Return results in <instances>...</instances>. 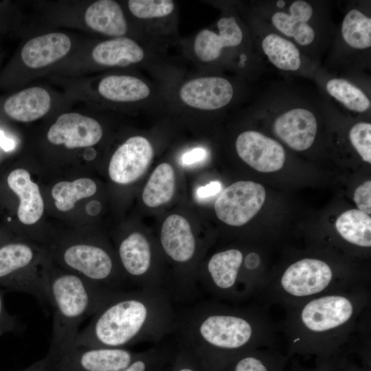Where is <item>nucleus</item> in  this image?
I'll use <instances>...</instances> for the list:
<instances>
[{
	"label": "nucleus",
	"instance_id": "27",
	"mask_svg": "<svg viewBox=\"0 0 371 371\" xmlns=\"http://www.w3.org/2000/svg\"><path fill=\"white\" fill-rule=\"evenodd\" d=\"M341 238L350 245L368 249L371 247V217L357 209L343 212L335 221Z\"/></svg>",
	"mask_w": 371,
	"mask_h": 371
},
{
	"label": "nucleus",
	"instance_id": "36",
	"mask_svg": "<svg viewBox=\"0 0 371 371\" xmlns=\"http://www.w3.org/2000/svg\"><path fill=\"white\" fill-rule=\"evenodd\" d=\"M23 326L18 318L10 315L5 308L3 297L0 291V336L5 333L20 332Z\"/></svg>",
	"mask_w": 371,
	"mask_h": 371
},
{
	"label": "nucleus",
	"instance_id": "45",
	"mask_svg": "<svg viewBox=\"0 0 371 371\" xmlns=\"http://www.w3.org/2000/svg\"><path fill=\"white\" fill-rule=\"evenodd\" d=\"M277 5L279 7H282L284 5V1H278Z\"/></svg>",
	"mask_w": 371,
	"mask_h": 371
},
{
	"label": "nucleus",
	"instance_id": "16",
	"mask_svg": "<svg viewBox=\"0 0 371 371\" xmlns=\"http://www.w3.org/2000/svg\"><path fill=\"white\" fill-rule=\"evenodd\" d=\"M102 134V128L95 119L78 113H67L57 118L49 128L47 137L54 144L76 148L96 144Z\"/></svg>",
	"mask_w": 371,
	"mask_h": 371
},
{
	"label": "nucleus",
	"instance_id": "26",
	"mask_svg": "<svg viewBox=\"0 0 371 371\" xmlns=\"http://www.w3.org/2000/svg\"><path fill=\"white\" fill-rule=\"evenodd\" d=\"M289 359L280 349L257 348L236 357L224 371H284Z\"/></svg>",
	"mask_w": 371,
	"mask_h": 371
},
{
	"label": "nucleus",
	"instance_id": "6",
	"mask_svg": "<svg viewBox=\"0 0 371 371\" xmlns=\"http://www.w3.org/2000/svg\"><path fill=\"white\" fill-rule=\"evenodd\" d=\"M35 253L22 243H9L0 247V286L34 296L43 304H49L43 275L36 272Z\"/></svg>",
	"mask_w": 371,
	"mask_h": 371
},
{
	"label": "nucleus",
	"instance_id": "42",
	"mask_svg": "<svg viewBox=\"0 0 371 371\" xmlns=\"http://www.w3.org/2000/svg\"><path fill=\"white\" fill-rule=\"evenodd\" d=\"M0 147L5 152L12 150L15 148L14 140L7 137L1 130H0Z\"/></svg>",
	"mask_w": 371,
	"mask_h": 371
},
{
	"label": "nucleus",
	"instance_id": "28",
	"mask_svg": "<svg viewBox=\"0 0 371 371\" xmlns=\"http://www.w3.org/2000/svg\"><path fill=\"white\" fill-rule=\"evenodd\" d=\"M175 190V175L168 163L159 164L152 172L143 192L142 200L146 205L157 207L168 203Z\"/></svg>",
	"mask_w": 371,
	"mask_h": 371
},
{
	"label": "nucleus",
	"instance_id": "8",
	"mask_svg": "<svg viewBox=\"0 0 371 371\" xmlns=\"http://www.w3.org/2000/svg\"><path fill=\"white\" fill-rule=\"evenodd\" d=\"M62 261L85 278L115 291L128 286L124 274L117 270L109 252L98 245L75 243L62 251Z\"/></svg>",
	"mask_w": 371,
	"mask_h": 371
},
{
	"label": "nucleus",
	"instance_id": "18",
	"mask_svg": "<svg viewBox=\"0 0 371 371\" xmlns=\"http://www.w3.org/2000/svg\"><path fill=\"white\" fill-rule=\"evenodd\" d=\"M131 14L145 25L146 35L159 36L173 31L177 4L172 0H129Z\"/></svg>",
	"mask_w": 371,
	"mask_h": 371
},
{
	"label": "nucleus",
	"instance_id": "9",
	"mask_svg": "<svg viewBox=\"0 0 371 371\" xmlns=\"http://www.w3.org/2000/svg\"><path fill=\"white\" fill-rule=\"evenodd\" d=\"M140 352L128 348L74 346L47 354V371H118L131 364Z\"/></svg>",
	"mask_w": 371,
	"mask_h": 371
},
{
	"label": "nucleus",
	"instance_id": "14",
	"mask_svg": "<svg viewBox=\"0 0 371 371\" xmlns=\"http://www.w3.org/2000/svg\"><path fill=\"white\" fill-rule=\"evenodd\" d=\"M153 156V146L146 137H131L112 155L109 166V177L117 183H133L145 173Z\"/></svg>",
	"mask_w": 371,
	"mask_h": 371
},
{
	"label": "nucleus",
	"instance_id": "21",
	"mask_svg": "<svg viewBox=\"0 0 371 371\" xmlns=\"http://www.w3.org/2000/svg\"><path fill=\"white\" fill-rule=\"evenodd\" d=\"M71 41L65 34H44L28 41L21 50V58L33 69L50 65L65 56L71 48Z\"/></svg>",
	"mask_w": 371,
	"mask_h": 371
},
{
	"label": "nucleus",
	"instance_id": "1",
	"mask_svg": "<svg viewBox=\"0 0 371 371\" xmlns=\"http://www.w3.org/2000/svg\"><path fill=\"white\" fill-rule=\"evenodd\" d=\"M269 308L256 301L233 304L210 298L195 302L176 312L173 334L177 342L194 354L205 371H224L247 351L280 349L278 324Z\"/></svg>",
	"mask_w": 371,
	"mask_h": 371
},
{
	"label": "nucleus",
	"instance_id": "43",
	"mask_svg": "<svg viewBox=\"0 0 371 371\" xmlns=\"http://www.w3.org/2000/svg\"><path fill=\"white\" fill-rule=\"evenodd\" d=\"M47 359L45 357L22 371H47Z\"/></svg>",
	"mask_w": 371,
	"mask_h": 371
},
{
	"label": "nucleus",
	"instance_id": "2",
	"mask_svg": "<svg viewBox=\"0 0 371 371\" xmlns=\"http://www.w3.org/2000/svg\"><path fill=\"white\" fill-rule=\"evenodd\" d=\"M370 306V286H359L284 308L278 327L286 341V356L323 362L349 355L359 319Z\"/></svg>",
	"mask_w": 371,
	"mask_h": 371
},
{
	"label": "nucleus",
	"instance_id": "22",
	"mask_svg": "<svg viewBox=\"0 0 371 371\" xmlns=\"http://www.w3.org/2000/svg\"><path fill=\"white\" fill-rule=\"evenodd\" d=\"M10 188L19 196L17 215L25 225L36 223L42 216L44 203L38 185L32 181L30 173L25 169L17 168L8 177Z\"/></svg>",
	"mask_w": 371,
	"mask_h": 371
},
{
	"label": "nucleus",
	"instance_id": "23",
	"mask_svg": "<svg viewBox=\"0 0 371 371\" xmlns=\"http://www.w3.org/2000/svg\"><path fill=\"white\" fill-rule=\"evenodd\" d=\"M98 91L104 98L115 102H147L154 93L148 82L131 75L107 76L100 81Z\"/></svg>",
	"mask_w": 371,
	"mask_h": 371
},
{
	"label": "nucleus",
	"instance_id": "44",
	"mask_svg": "<svg viewBox=\"0 0 371 371\" xmlns=\"http://www.w3.org/2000/svg\"><path fill=\"white\" fill-rule=\"evenodd\" d=\"M102 209L101 204L98 201H92L89 202L86 207L87 212L91 216L98 214Z\"/></svg>",
	"mask_w": 371,
	"mask_h": 371
},
{
	"label": "nucleus",
	"instance_id": "11",
	"mask_svg": "<svg viewBox=\"0 0 371 371\" xmlns=\"http://www.w3.org/2000/svg\"><path fill=\"white\" fill-rule=\"evenodd\" d=\"M265 197V190L261 184L251 181H236L227 187L216 200V215L228 225H244L259 212Z\"/></svg>",
	"mask_w": 371,
	"mask_h": 371
},
{
	"label": "nucleus",
	"instance_id": "20",
	"mask_svg": "<svg viewBox=\"0 0 371 371\" xmlns=\"http://www.w3.org/2000/svg\"><path fill=\"white\" fill-rule=\"evenodd\" d=\"M313 14V8L307 1H293L289 13L278 11L273 14L271 22L283 35L292 37L301 46L311 45L315 37V32L308 22Z\"/></svg>",
	"mask_w": 371,
	"mask_h": 371
},
{
	"label": "nucleus",
	"instance_id": "40",
	"mask_svg": "<svg viewBox=\"0 0 371 371\" xmlns=\"http://www.w3.org/2000/svg\"><path fill=\"white\" fill-rule=\"evenodd\" d=\"M221 185L218 181H211L205 186L199 187L196 192V196L200 199H205L214 196L220 192Z\"/></svg>",
	"mask_w": 371,
	"mask_h": 371
},
{
	"label": "nucleus",
	"instance_id": "7",
	"mask_svg": "<svg viewBox=\"0 0 371 371\" xmlns=\"http://www.w3.org/2000/svg\"><path fill=\"white\" fill-rule=\"evenodd\" d=\"M243 250L229 248L214 254L207 261L205 270L197 274L199 290L210 298L233 304H245L240 285L243 260Z\"/></svg>",
	"mask_w": 371,
	"mask_h": 371
},
{
	"label": "nucleus",
	"instance_id": "33",
	"mask_svg": "<svg viewBox=\"0 0 371 371\" xmlns=\"http://www.w3.org/2000/svg\"><path fill=\"white\" fill-rule=\"evenodd\" d=\"M176 344H161L140 352L128 366L118 371H164L172 361Z\"/></svg>",
	"mask_w": 371,
	"mask_h": 371
},
{
	"label": "nucleus",
	"instance_id": "31",
	"mask_svg": "<svg viewBox=\"0 0 371 371\" xmlns=\"http://www.w3.org/2000/svg\"><path fill=\"white\" fill-rule=\"evenodd\" d=\"M96 190V184L92 179L81 178L56 183L52 190V195L56 208L66 212L71 210L78 200L94 194Z\"/></svg>",
	"mask_w": 371,
	"mask_h": 371
},
{
	"label": "nucleus",
	"instance_id": "17",
	"mask_svg": "<svg viewBox=\"0 0 371 371\" xmlns=\"http://www.w3.org/2000/svg\"><path fill=\"white\" fill-rule=\"evenodd\" d=\"M273 128L275 134L289 147L303 151L309 148L315 141L317 121L311 111L295 107L278 115Z\"/></svg>",
	"mask_w": 371,
	"mask_h": 371
},
{
	"label": "nucleus",
	"instance_id": "24",
	"mask_svg": "<svg viewBox=\"0 0 371 371\" xmlns=\"http://www.w3.org/2000/svg\"><path fill=\"white\" fill-rule=\"evenodd\" d=\"M87 25L93 30L113 38L126 36L127 21L120 5L113 0H99L87 9Z\"/></svg>",
	"mask_w": 371,
	"mask_h": 371
},
{
	"label": "nucleus",
	"instance_id": "15",
	"mask_svg": "<svg viewBox=\"0 0 371 371\" xmlns=\"http://www.w3.org/2000/svg\"><path fill=\"white\" fill-rule=\"evenodd\" d=\"M239 157L260 172H272L281 169L285 162L283 146L276 140L253 130L240 133L235 143Z\"/></svg>",
	"mask_w": 371,
	"mask_h": 371
},
{
	"label": "nucleus",
	"instance_id": "13",
	"mask_svg": "<svg viewBox=\"0 0 371 371\" xmlns=\"http://www.w3.org/2000/svg\"><path fill=\"white\" fill-rule=\"evenodd\" d=\"M177 95L186 108L200 111H212L227 106L234 95L232 83L215 75H201L183 81Z\"/></svg>",
	"mask_w": 371,
	"mask_h": 371
},
{
	"label": "nucleus",
	"instance_id": "19",
	"mask_svg": "<svg viewBox=\"0 0 371 371\" xmlns=\"http://www.w3.org/2000/svg\"><path fill=\"white\" fill-rule=\"evenodd\" d=\"M93 60L106 67H127L147 63L150 52L137 41L127 36L113 38L99 43L93 49Z\"/></svg>",
	"mask_w": 371,
	"mask_h": 371
},
{
	"label": "nucleus",
	"instance_id": "34",
	"mask_svg": "<svg viewBox=\"0 0 371 371\" xmlns=\"http://www.w3.org/2000/svg\"><path fill=\"white\" fill-rule=\"evenodd\" d=\"M349 138L361 159L371 163V124L368 122H358L350 130Z\"/></svg>",
	"mask_w": 371,
	"mask_h": 371
},
{
	"label": "nucleus",
	"instance_id": "29",
	"mask_svg": "<svg viewBox=\"0 0 371 371\" xmlns=\"http://www.w3.org/2000/svg\"><path fill=\"white\" fill-rule=\"evenodd\" d=\"M261 46L268 60L278 69L294 71L301 67L300 52L290 40L271 33L264 37Z\"/></svg>",
	"mask_w": 371,
	"mask_h": 371
},
{
	"label": "nucleus",
	"instance_id": "39",
	"mask_svg": "<svg viewBox=\"0 0 371 371\" xmlns=\"http://www.w3.org/2000/svg\"><path fill=\"white\" fill-rule=\"evenodd\" d=\"M333 371H371V368L357 364L349 360L348 356H346L338 361Z\"/></svg>",
	"mask_w": 371,
	"mask_h": 371
},
{
	"label": "nucleus",
	"instance_id": "25",
	"mask_svg": "<svg viewBox=\"0 0 371 371\" xmlns=\"http://www.w3.org/2000/svg\"><path fill=\"white\" fill-rule=\"evenodd\" d=\"M50 106L51 98L47 91L34 87L9 97L3 108L12 119L29 122L43 117L49 111Z\"/></svg>",
	"mask_w": 371,
	"mask_h": 371
},
{
	"label": "nucleus",
	"instance_id": "12",
	"mask_svg": "<svg viewBox=\"0 0 371 371\" xmlns=\"http://www.w3.org/2000/svg\"><path fill=\"white\" fill-rule=\"evenodd\" d=\"M244 38L243 29L234 16L221 17L214 27L199 30L192 38L190 50L202 65L217 63L231 49L239 47Z\"/></svg>",
	"mask_w": 371,
	"mask_h": 371
},
{
	"label": "nucleus",
	"instance_id": "41",
	"mask_svg": "<svg viewBox=\"0 0 371 371\" xmlns=\"http://www.w3.org/2000/svg\"><path fill=\"white\" fill-rule=\"evenodd\" d=\"M338 359H334L323 362H315V366L309 369H303L298 371H333Z\"/></svg>",
	"mask_w": 371,
	"mask_h": 371
},
{
	"label": "nucleus",
	"instance_id": "4",
	"mask_svg": "<svg viewBox=\"0 0 371 371\" xmlns=\"http://www.w3.org/2000/svg\"><path fill=\"white\" fill-rule=\"evenodd\" d=\"M368 276L348 267L333 265L319 256H306L269 274L256 302L291 306L327 293L370 286Z\"/></svg>",
	"mask_w": 371,
	"mask_h": 371
},
{
	"label": "nucleus",
	"instance_id": "37",
	"mask_svg": "<svg viewBox=\"0 0 371 371\" xmlns=\"http://www.w3.org/2000/svg\"><path fill=\"white\" fill-rule=\"evenodd\" d=\"M353 199L359 210L369 215L371 214L370 180L366 181L356 189Z\"/></svg>",
	"mask_w": 371,
	"mask_h": 371
},
{
	"label": "nucleus",
	"instance_id": "46",
	"mask_svg": "<svg viewBox=\"0 0 371 371\" xmlns=\"http://www.w3.org/2000/svg\"><path fill=\"white\" fill-rule=\"evenodd\" d=\"M8 220L9 221H10L11 218H8Z\"/></svg>",
	"mask_w": 371,
	"mask_h": 371
},
{
	"label": "nucleus",
	"instance_id": "10",
	"mask_svg": "<svg viewBox=\"0 0 371 371\" xmlns=\"http://www.w3.org/2000/svg\"><path fill=\"white\" fill-rule=\"evenodd\" d=\"M118 255L129 286L168 290V281L155 268L153 245L144 234L135 232L122 239Z\"/></svg>",
	"mask_w": 371,
	"mask_h": 371
},
{
	"label": "nucleus",
	"instance_id": "3",
	"mask_svg": "<svg viewBox=\"0 0 371 371\" xmlns=\"http://www.w3.org/2000/svg\"><path fill=\"white\" fill-rule=\"evenodd\" d=\"M166 289L117 291L78 333L75 346L127 348L173 334L176 311Z\"/></svg>",
	"mask_w": 371,
	"mask_h": 371
},
{
	"label": "nucleus",
	"instance_id": "35",
	"mask_svg": "<svg viewBox=\"0 0 371 371\" xmlns=\"http://www.w3.org/2000/svg\"><path fill=\"white\" fill-rule=\"evenodd\" d=\"M164 371H205L194 354L186 346L177 342L175 356Z\"/></svg>",
	"mask_w": 371,
	"mask_h": 371
},
{
	"label": "nucleus",
	"instance_id": "32",
	"mask_svg": "<svg viewBox=\"0 0 371 371\" xmlns=\"http://www.w3.org/2000/svg\"><path fill=\"white\" fill-rule=\"evenodd\" d=\"M328 93L350 111L363 113L371 106L368 95L351 82L339 78H331L326 84Z\"/></svg>",
	"mask_w": 371,
	"mask_h": 371
},
{
	"label": "nucleus",
	"instance_id": "38",
	"mask_svg": "<svg viewBox=\"0 0 371 371\" xmlns=\"http://www.w3.org/2000/svg\"><path fill=\"white\" fill-rule=\"evenodd\" d=\"M207 155V151L203 148H194L182 155L181 164L184 166L194 165L204 160Z\"/></svg>",
	"mask_w": 371,
	"mask_h": 371
},
{
	"label": "nucleus",
	"instance_id": "30",
	"mask_svg": "<svg viewBox=\"0 0 371 371\" xmlns=\"http://www.w3.org/2000/svg\"><path fill=\"white\" fill-rule=\"evenodd\" d=\"M341 35L352 48L365 49L371 46V19L357 9L350 10L341 23Z\"/></svg>",
	"mask_w": 371,
	"mask_h": 371
},
{
	"label": "nucleus",
	"instance_id": "5",
	"mask_svg": "<svg viewBox=\"0 0 371 371\" xmlns=\"http://www.w3.org/2000/svg\"><path fill=\"white\" fill-rule=\"evenodd\" d=\"M43 276L53 311L52 339L47 354L54 355L75 346L82 322L93 315L119 291L74 272L46 271Z\"/></svg>",
	"mask_w": 371,
	"mask_h": 371
}]
</instances>
